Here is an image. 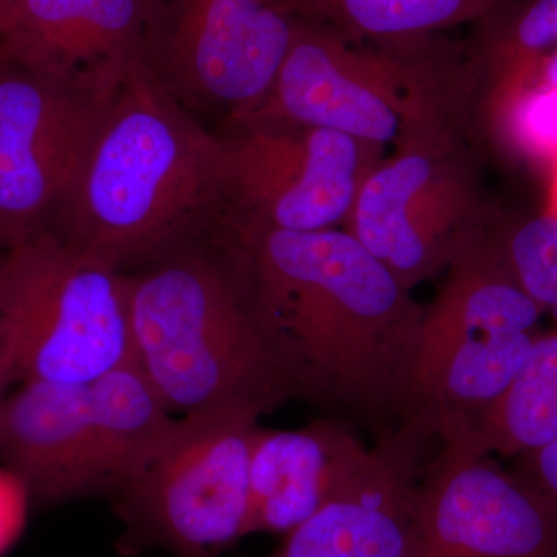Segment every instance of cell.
<instances>
[{
  "label": "cell",
  "instance_id": "6da1fadb",
  "mask_svg": "<svg viewBox=\"0 0 557 557\" xmlns=\"http://www.w3.org/2000/svg\"><path fill=\"white\" fill-rule=\"evenodd\" d=\"M304 397L368 421L380 438L412 416L424 307L347 230L222 220Z\"/></svg>",
  "mask_w": 557,
  "mask_h": 557
},
{
  "label": "cell",
  "instance_id": "7a4b0ae2",
  "mask_svg": "<svg viewBox=\"0 0 557 557\" xmlns=\"http://www.w3.org/2000/svg\"><path fill=\"white\" fill-rule=\"evenodd\" d=\"M199 236L124 273L132 357L172 413L259 420L304 397L298 373L236 242Z\"/></svg>",
  "mask_w": 557,
  "mask_h": 557
},
{
  "label": "cell",
  "instance_id": "3957f363",
  "mask_svg": "<svg viewBox=\"0 0 557 557\" xmlns=\"http://www.w3.org/2000/svg\"><path fill=\"white\" fill-rule=\"evenodd\" d=\"M226 207V150L138 61L62 200V239L123 270L197 236Z\"/></svg>",
  "mask_w": 557,
  "mask_h": 557
},
{
  "label": "cell",
  "instance_id": "277c9868",
  "mask_svg": "<svg viewBox=\"0 0 557 557\" xmlns=\"http://www.w3.org/2000/svg\"><path fill=\"white\" fill-rule=\"evenodd\" d=\"M395 145L362 182L346 225L412 289L478 247L498 214L480 193L467 110H418Z\"/></svg>",
  "mask_w": 557,
  "mask_h": 557
},
{
  "label": "cell",
  "instance_id": "5b68a950",
  "mask_svg": "<svg viewBox=\"0 0 557 557\" xmlns=\"http://www.w3.org/2000/svg\"><path fill=\"white\" fill-rule=\"evenodd\" d=\"M544 311L509 273L487 231L424 309L409 420L442 445L475 449L479 429L530 354Z\"/></svg>",
  "mask_w": 557,
  "mask_h": 557
},
{
  "label": "cell",
  "instance_id": "8992f818",
  "mask_svg": "<svg viewBox=\"0 0 557 557\" xmlns=\"http://www.w3.org/2000/svg\"><path fill=\"white\" fill-rule=\"evenodd\" d=\"M0 350L11 383L89 386L132 358L124 273L49 228L0 258Z\"/></svg>",
  "mask_w": 557,
  "mask_h": 557
},
{
  "label": "cell",
  "instance_id": "52a82bcc",
  "mask_svg": "<svg viewBox=\"0 0 557 557\" xmlns=\"http://www.w3.org/2000/svg\"><path fill=\"white\" fill-rule=\"evenodd\" d=\"M259 420L240 413L180 417L163 449L121 487V556L166 549L215 557L251 534V456Z\"/></svg>",
  "mask_w": 557,
  "mask_h": 557
},
{
  "label": "cell",
  "instance_id": "ba28073f",
  "mask_svg": "<svg viewBox=\"0 0 557 557\" xmlns=\"http://www.w3.org/2000/svg\"><path fill=\"white\" fill-rule=\"evenodd\" d=\"M143 62L178 104L258 109L287 58L298 17L287 0H143Z\"/></svg>",
  "mask_w": 557,
  "mask_h": 557
},
{
  "label": "cell",
  "instance_id": "9c48e42d",
  "mask_svg": "<svg viewBox=\"0 0 557 557\" xmlns=\"http://www.w3.org/2000/svg\"><path fill=\"white\" fill-rule=\"evenodd\" d=\"M375 46L364 49L325 25L299 20L269 97L244 116L322 127L380 148L397 141L423 102L434 42L429 36Z\"/></svg>",
  "mask_w": 557,
  "mask_h": 557
},
{
  "label": "cell",
  "instance_id": "30bf717a",
  "mask_svg": "<svg viewBox=\"0 0 557 557\" xmlns=\"http://www.w3.org/2000/svg\"><path fill=\"white\" fill-rule=\"evenodd\" d=\"M222 219L263 228L321 231L346 225L380 146L287 120L230 123Z\"/></svg>",
  "mask_w": 557,
  "mask_h": 557
},
{
  "label": "cell",
  "instance_id": "8fae6325",
  "mask_svg": "<svg viewBox=\"0 0 557 557\" xmlns=\"http://www.w3.org/2000/svg\"><path fill=\"white\" fill-rule=\"evenodd\" d=\"M110 98L0 64V247L9 249L47 230Z\"/></svg>",
  "mask_w": 557,
  "mask_h": 557
},
{
  "label": "cell",
  "instance_id": "7c38bea8",
  "mask_svg": "<svg viewBox=\"0 0 557 557\" xmlns=\"http://www.w3.org/2000/svg\"><path fill=\"white\" fill-rule=\"evenodd\" d=\"M417 507L413 557H557V512L480 450L442 445Z\"/></svg>",
  "mask_w": 557,
  "mask_h": 557
},
{
  "label": "cell",
  "instance_id": "4fadbf2b",
  "mask_svg": "<svg viewBox=\"0 0 557 557\" xmlns=\"http://www.w3.org/2000/svg\"><path fill=\"white\" fill-rule=\"evenodd\" d=\"M143 0H24L0 36V64L110 98L143 60Z\"/></svg>",
  "mask_w": 557,
  "mask_h": 557
},
{
  "label": "cell",
  "instance_id": "5bb4252c",
  "mask_svg": "<svg viewBox=\"0 0 557 557\" xmlns=\"http://www.w3.org/2000/svg\"><path fill=\"white\" fill-rule=\"evenodd\" d=\"M424 458L408 432L379 440L368 469L267 557H413Z\"/></svg>",
  "mask_w": 557,
  "mask_h": 557
},
{
  "label": "cell",
  "instance_id": "9a60e30c",
  "mask_svg": "<svg viewBox=\"0 0 557 557\" xmlns=\"http://www.w3.org/2000/svg\"><path fill=\"white\" fill-rule=\"evenodd\" d=\"M0 460L39 505L104 494L89 386L28 381L0 403Z\"/></svg>",
  "mask_w": 557,
  "mask_h": 557
},
{
  "label": "cell",
  "instance_id": "2e32d148",
  "mask_svg": "<svg viewBox=\"0 0 557 557\" xmlns=\"http://www.w3.org/2000/svg\"><path fill=\"white\" fill-rule=\"evenodd\" d=\"M370 449L343 421L260 428L251 456V533H288L368 469Z\"/></svg>",
  "mask_w": 557,
  "mask_h": 557
},
{
  "label": "cell",
  "instance_id": "e0dca14e",
  "mask_svg": "<svg viewBox=\"0 0 557 557\" xmlns=\"http://www.w3.org/2000/svg\"><path fill=\"white\" fill-rule=\"evenodd\" d=\"M89 405L104 494L115 496L163 449L177 420L134 357L89 384Z\"/></svg>",
  "mask_w": 557,
  "mask_h": 557
},
{
  "label": "cell",
  "instance_id": "ac0fdd59",
  "mask_svg": "<svg viewBox=\"0 0 557 557\" xmlns=\"http://www.w3.org/2000/svg\"><path fill=\"white\" fill-rule=\"evenodd\" d=\"M507 0H287L298 20L372 44L428 38L469 21H483Z\"/></svg>",
  "mask_w": 557,
  "mask_h": 557
},
{
  "label": "cell",
  "instance_id": "d6986e66",
  "mask_svg": "<svg viewBox=\"0 0 557 557\" xmlns=\"http://www.w3.org/2000/svg\"><path fill=\"white\" fill-rule=\"evenodd\" d=\"M557 440V327L539 333L475 438L483 454L519 457Z\"/></svg>",
  "mask_w": 557,
  "mask_h": 557
},
{
  "label": "cell",
  "instance_id": "ffe728a7",
  "mask_svg": "<svg viewBox=\"0 0 557 557\" xmlns=\"http://www.w3.org/2000/svg\"><path fill=\"white\" fill-rule=\"evenodd\" d=\"M534 67L485 84L486 123L511 159L557 168V90L542 83Z\"/></svg>",
  "mask_w": 557,
  "mask_h": 557
},
{
  "label": "cell",
  "instance_id": "44dd1931",
  "mask_svg": "<svg viewBox=\"0 0 557 557\" xmlns=\"http://www.w3.org/2000/svg\"><path fill=\"white\" fill-rule=\"evenodd\" d=\"M475 60L483 84L519 75L557 49V0L504 5L483 20Z\"/></svg>",
  "mask_w": 557,
  "mask_h": 557
},
{
  "label": "cell",
  "instance_id": "7402d4cb",
  "mask_svg": "<svg viewBox=\"0 0 557 557\" xmlns=\"http://www.w3.org/2000/svg\"><path fill=\"white\" fill-rule=\"evenodd\" d=\"M490 239L520 288L544 310H557V214L497 215Z\"/></svg>",
  "mask_w": 557,
  "mask_h": 557
},
{
  "label": "cell",
  "instance_id": "603a6c76",
  "mask_svg": "<svg viewBox=\"0 0 557 557\" xmlns=\"http://www.w3.org/2000/svg\"><path fill=\"white\" fill-rule=\"evenodd\" d=\"M30 504L27 491L9 469L0 468V557L20 539Z\"/></svg>",
  "mask_w": 557,
  "mask_h": 557
},
{
  "label": "cell",
  "instance_id": "cb8c5ba5",
  "mask_svg": "<svg viewBox=\"0 0 557 557\" xmlns=\"http://www.w3.org/2000/svg\"><path fill=\"white\" fill-rule=\"evenodd\" d=\"M515 472L547 498L557 512V440L516 457Z\"/></svg>",
  "mask_w": 557,
  "mask_h": 557
},
{
  "label": "cell",
  "instance_id": "d4e9b609",
  "mask_svg": "<svg viewBox=\"0 0 557 557\" xmlns=\"http://www.w3.org/2000/svg\"><path fill=\"white\" fill-rule=\"evenodd\" d=\"M534 73L542 83L557 90V49L549 51L539 60Z\"/></svg>",
  "mask_w": 557,
  "mask_h": 557
},
{
  "label": "cell",
  "instance_id": "484cf974",
  "mask_svg": "<svg viewBox=\"0 0 557 557\" xmlns=\"http://www.w3.org/2000/svg\"><path fill=\"white\" fill-rule=\"evenodd\" d=\"M22 2L24 0H0V36L9 27L10 21L13 20L16 11L20 10Z\"/></svg>",
  "mask_w": 557,
  "mask_h": 557
},
{
  "label": "cell",
  "instance_id": "4316f807",
  "mask_svg": "<svg viewBox=\"0 0 557 557\" xmlns=\"http://www.w3.org/2000/svg\"><path fill=\"white\" fill-rule=\"evenodd\" d=\"M9 368H7L5 358H3L2 350H0V394H2L3 387L10 384Z\"/></svg>",
  "mask_w": 557,
  "mask_h": 557
},
{
  "label": "cell",
  "instance_id": "83f0119b",
  "mask_svg": "<svg viewBox=\"0 0 557 557\" xmlns=\"http://www.w3.org/2000/svg\"><path fill=\"white\" fill-rule=\"evenodd\" d=\"M552 212H555V214H557V178H556V186H555V209H552Z\"/></svg>",
  "mask_w": 557,
  "mask_h": 557
}]
</instances>
